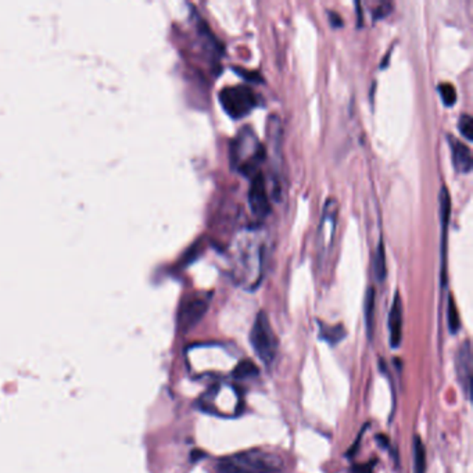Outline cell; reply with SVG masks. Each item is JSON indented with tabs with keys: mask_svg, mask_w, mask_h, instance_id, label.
Wrapping results in <instances>:
<instances>
[{
	"mask_svg": "<svg viewBox=\"0 0 473 473\" xmlns=\"http://www.w3.org/2000/svg\"><path fill=\"white\" fill-rule=\"evenodd\" d=\"M217 473H284V460L271 451L247 450L219 460Z\"/></svg>",
	"mask_w": 473,
	"mask_h": 473,
	"instance_id": "6da1fadb",
	"label": "cell"
},
{
	"mask_svg": "<svg viewBox=\"0 0 473 473\" xmlns=\"http://www.w3.org/2000/svg\"><path fill=\"white\" fill-rule=\"evenodd\" d=\"M230 165L238 173L253 178L258 167L265 158V147L259 144L255 131L250 127L242 128L230 144Z\"/></svg>",
	"mask_w": 473,
	"mask_h": 473,
	"instance_id": "7a4b0ae2",
	"label": "cell"
},
{
	"mask_svg": "<svg viewBox=\"0 0 473 473\" xmlns=\"http://www.w3.org/2000/svg\"><path fill=\"white\" fill-rule=\"evenodd\" d=\"M219 103L233 119H240L249 115L258 105V96L246 85L225 86L218 95Z\"/></svg>",
	"mask_w": 473,
	"mask_h": 473,
	"instance_id": "3957f363",
	"label": "cell"
},
{
	"mask_svg": "<svg viewBox=\"0 0 473 473\" xmlns=\"http://www.w3.org/2000/svg\"><path fill=\"white\" fill-rule=\"evenodd\" d=\"M250 343L257 357L264 364L271 365L274 363L278 353V340L264 311L258 313L255 318V327L250 332Z\"/></svg>",
	"mask_w": 473,
	"mask_h": 473,
	"instance_id": "277c9868",
	"label": "cell"
},
{
	"mask_svg": "<svg viewBox=\"0 0 473 473\" xmlns=\"http://www.w3.org/2000/svg\"><path fill=\"white\" fill-rule=\"evenodd\" d=\"M236 265L239 274L242 276H255V284L259 282V276L262 272V258H264V246L258 245L255 236H242L236 243L235 250Z\"/></svg>",
	"mask_w": 473,
	"mask_h": 473,
	"instance_id": "5b68a950",
	"label": "cell"
},
{
	"mask_svg": "<svg viewBox=\"0 0 473 473\" xmlns=\"http://www.w3.org/2000/svg\"><path fill=\"white\" fill-rule=\"evenodd\" d=\"M455 369L461 389L469 399L472 393V347L469 340H465L457 353Z\"/></svg>",
	"mask_w": 473,
	"mask_h": 473,
	"instance_id": "8992f818",
	"label": "cell"
},
{
	"mask_svg": "<svg viewBox=\"0 0 473 473\" xmlns=\"http://www.w3.org/2000/svg\"><path fill=\"white\" fill-rule=\"evenodd\" d=\"M249 206L252 213L258 218H264L271 211L269 197L265 187V180L261 173H257L252 178L249 189Z\"/></svg>",
	"mask_w": 473,
	"mask_h": 473,
	"instance_id": "52a82bcc",
	"label": "cell"
},
{
	"mask_svg": "<svg viewBox=\"0 0 473 473\" xmlns=\"http://www.w3.org/2000/svg\"><path fill=\"white\" fill-rule=\"evenodd\" d=\"M209 310V301L206 298L193 297L186 300L180 310L178 314V325L183 332H187L189 329L197 325L204 314Z\"/></svg>",
	"mask_w": 473,
	"mask_h": 473,
	"instance_id": "ba28073f",
	"label": "cell"
},
{
	"mask_svg": "<svg viewBox=\"0 0 473 473\" xmlns=\"http://www.w3.org/2000/svg\"><path fill=\"white\" fill-rule=\"evenodd\" d=\"M336 219H337V203L332 199L327 202L321 225L318 229V249L321 255L327 253L330 249L332 238L334 233V226H336Z\"/></svg>",
	"mask_w": 473,
	"mask_h": 473,
	"instance_id": "9c48e42d",
	"label": "cell"
},
{
	"mask_svg": "<svg viewBox=\"0 0 473 473\" xmlns=\"http://www.w3.org/2000/svg\"><path fill=\"white\" fill-rule=\"evenodd\" d=\"M440 221H441V279L445 284V249H447V230L451 217V199L445 186L441 187L440 194Z\"/></svg>",
	"mask_w": 473,
	"mask_h": 473,
	"instance_id": "30bf717a",
	"label": "cell"
},
{
	"mask_svg": "<svg viewBox=\"0 0 473 473\" xmlns=\"http://www.w3.org/2000/svg\"><path fill=\"white\" fill-rule=\"evenodd\" d=\"M448 142H450V148L452 153V164L455 170L462 174L471 173L473 165L471 148L454 136H448Z\"/></svg>",
	"mask_w": 473,
	"mask_h": 473,
	"instance_id": "8fae6325",
	"label": "cell"
},
{
	"mask_svg": "<svg viewBox=\"0 0 473 473\" xmlns=\"http://www.w3.org/2000/svg\"><path fill=\"white\" fill-rule=\"evenodd\" d=\"M389 332H390V346L393 349H399L402 337V301L399 291L395 296L392 310L389 314Z\"/></svg>",
	"mask_w": 473,
	"mask_h": 473,
	"instance_id": "7c38bea8",
	"label": "cell"
},
{
	"mask_svg": "<svg viewBox=\"0 0 473 473\" xmlns=\"http://www.w3.org/2000/svg\"><path fill=\"white\" fill-rule=\"evenodd\" d=\"M375 289L372 286L368 288L366 294H365L364 301V315H365V327H366V334L368 339L372 340L373 337V332H375Z\"/></svg>",
	"mask_w": 473,
	"mask_h": 473,
	"instance_id": "4fadbf2b",
	"label": "cell"
},
{
	"mask_svg": "<svg viewBox=\"0 0 473 473\" xmlns=\"http://www.w3.org/2000/svg\"><path fill=\"white\" fill-rule=\"evenodd\" d=\"M373 274H375V276L379 282H383L386 279V275H387L386 250H385V245H383L382 239L379 240V245L376 246L375 255H373Z\"/></svg>",
	"mask_w": 473,
	"mask_h": 473,
	"instance_id": "5bb4252c",
	"label": "cell"
},
{
	"mask_svg": "<svg viewBox=\"0 0 473 473\" xmlns=\"http://www.w3.org/2000/svg\"><path fill=\"white\" fill-rule=\"evenodd\" d=\"M426 471V451L422 440L415 437L414 440V472L425 473Z\"/></svg>",
	"mask_w": 473,
	"mask_h": 473,
	"instance_id": "9a60e30c",
	"label": "cell"
},
{
	"mask_svg": "<svg viewBox=\"0 0 473 473\" xmlns=\"http://www.w3.org/2000/svg\"><path fill=\"white\" fill-rule=\"evenodd\" d=\"M321 325V332H320V337L322 340H325L330 346L337 344L339 341H341L346 336V330L341 325H336V327H325L322 324Z\"/></svg>",
	"mask_w": 473,
	"mask_h": 473,
	"instance_id": "2e32d148",
	"label": "cell"
},
{
	"mask_svg": "<svg viewBox=\"0 0 473 473\" xmlns=\"http://www.w3.org/2000/svg\"><path fill=\"white\" fill-rule=\"evenodd\" d=\"M259 373V369L258 366L250 361V360H245L242 363L236 365V368L233 369L232 372V376L238 380H243V379H250V378H255Z\"/></svg>",
	"mask_w": 473,
	"mask_h": 473,
	"instance_id": "e0dca14e",
	"label": "cell"
},
{
	"mask_svg": "<svg viewBox=\"0 0 473 473\" xmlns=\"http://www.w3.org/2000/svg\"><path fill=\"white\" fill-rule=\"evenodd\" d=\"M438 89V93L443 99V103L447 106V107H451L455 105L457 102V90L455 88L451 85V83H440L437 86Z\"/></svg>",
	"mask_w": 473,
	"mask_h": 473,
	"instance_id": "ac0fdd59",
	"label": "cell"
},
{
	"mask_svg": "<svg viewBox=\"0 0 473 473\" xmlns=\"http://www.w3.org/2000/svg\"><path fill=\"white\" fill-rule=\"evenodd\" d=\"M461 327V321L458 317V311L454 303V298L450 296L448 298V328L451 333H457Z\"/></svg>",
	"mask_w": 473,
	"mask_h": 473,
	"instance_id": "d6986e66",
	"label": "cell"
},
{
	"mask_svg": "<svg viewBox=\"0 0 473 473\" xmlns=\"http://www.w3.org/2000/svg\"><path fill=\"white\" fill-rule=\"evenodd\" d=\"M458 129L460 132L471 142L473 139V119L469 114H462L460 117V122H458Z\"/></svg>",
	"mask_w": 473,
	"mask_h": 473,
	"instance_id": "ffe728a7",
	"label": "cell"
},
{
	"mask_svg": "<svg viewBox=\"0 0 473 473\" xmlns=\"http://www.w3.org/2000/svg\"><path fill=\"white\" fill-rule=\"evenodd\" d=\"M373 467H375V462H368V464H360V465H354L351 469H350V473H373Z\"/></svg>",
	"mask_w": 473,
	"mask_h": 473,
	"instance_id": "44dd1931",
	"label": "cell"
},
{
	"mask_svg": "<svg viewBox=\"0 0 473 473\" xmlns=\"http://www.w3.org/2000/svg\"><path fill=\"white\" fill-rule=\"evenodd\" d=\"M328 16L329 23L332 24V27H341V25H343V23H341V17H340L337 13H334V11H329Z\"/></svg>",
	"mask_w": 473,
	"mask_h": 473,
	"instance_id": "7402d4cb",
	"label": "cell"
},
{
	"mask_svg": "<svg viewBox=\"0 0 473 473\" xmlns=\"http://www.w3.org/2000/svg\"><path fill=\"white\" fill-rule=\"evenodd\" d=\"M236 73L242 76H246V79L249 81H253V82H261V76L257 73H246L245 70H235Z\"/></svg>",
	"mask_w": 473,
	"mask_h": 473,
	"instance_id": "603a6c76",
	"label": "cell"
}]
</instances>
